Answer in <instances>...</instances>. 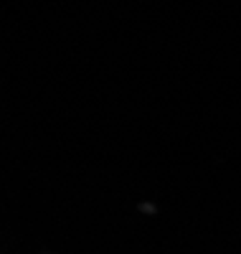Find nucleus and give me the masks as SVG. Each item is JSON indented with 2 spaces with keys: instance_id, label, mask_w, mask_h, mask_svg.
<instances>
[]
</instances>
